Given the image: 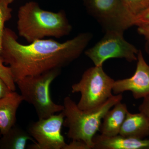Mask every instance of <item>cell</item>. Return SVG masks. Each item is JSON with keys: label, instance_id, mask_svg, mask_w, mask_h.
<instances>
[{"label": "cell", "instance_id": "cell-3", "mask_svg": "<svg viewBox=\"0 0 149 149\" xmlns=\"http://www.w3.org/2000/svg\"><path fill=\"white\" fill-rule=\"evenodd\" d=\"M121 94L113 95L104 103L91 111L80 109L70 97H65L63 101L65 118L63 125L68 128V138L83 141L93 149V139L100 128L107 113L116 104L121 102Z\"/></svg>", "mask_w": 149, "mask_h": 149}, {"label": "cell", "instance_id": "cell-19", "mask_svg": "<svg viewBox=\"0 0 149 149\" xmlns=\"http://www.w3.org/2000/svg\"><path fill=\"white\" fill-rule=\"evenodd\" d=\"M63 149H91L86 143L83 141L72 140L69 144H66Z\"/></svg>", "mask_w": 149, "mask_h": 149}, {"label": "cell", "instance_id": "cell-6", "mask_svg": "<svg viewBox=\"0 0 149 149\" xmlns=\"http://www.w3.org/2000/svg\"><path fill=\"white\" fill-rule=\"evenodd\" d=\"M88 13L105 32H124L134 25L135 17L125 9L121 0H85Z\"/></svg>", "mask_w": 149, "mask_h": 149}, {"label": "cell", "instance_id": "cell-1", "mask_svg": "<svg viewBox=\"0 0 149 149\" xmlns=\"http://www.w3.org/2000/svg\"><path fill=\"white\" fill-rule=\"evenodd\" d=\"M92 33L82 32L61 43L42 39L28 45L19 42L15 32L5 27L0 42V61L9 65L14 80L61 70L78 58L93 38Z\"/></svg>", "mask_w": 149, "mask_h": 149}, {"label": "cell", "instance_id": "cell-11", "mask_svg": "<svg viewBox=\"0 0 149 149\" xmlns=\"http://www.w3.org/2000/svg\"><path fill=\"white\" fill-rule=\"evenodd\" d=\"M23 99L21 95L11 91L0 99V133L3 135L15 125L16 113Z\"/></svg>", "mask_w": 149, "mask_h": 149}, {"label": "cell", "instance_id": "cell-18", "mask_svg": "<svg viewBox=\"0 0 149 149\" xmlns=\"http://www.w3.org/2000/svg\"><path fill=\"white\" fill-rule=\"evenodd\" d=\"M149 24V6L135 16L134 25L140 26Z\"/></svg>", "mask_w": 149, "mask_h": 149}, {"label": "cell", "instance_id": "cell-5", "mask_svg": "<svg viewBox=\"0 0 149 149\" xmlns=\"http://www.w3.org/2000/svg\"><path fill=\"white\" fill-rule=\"evenodd\" d=\"M115 80L104 72L103 66L88 68L78 83L72 85V93H80L77 106L82 110L91 111L100 106L113 95Z\"/></svg>", "mask_w": 149, "mask_h": 149}, {"label": "cell", "instance_id": "cell-10", "mask_svg": "<svg viewBox=\"0 0 149 149\" xmlns=\"http://www.w3.org/2000/svg\"><path fill=\"white\" fill-rule=\"evenodd\" d=\"M93 149H149V139H134L120 135L113 136L95 135Z\"/></svg>", "mask_w": 149, "mask_h": 149}, {"label": "cell", "instance_id": "cell-9", "mask_svg": "<svg viewBox=\"0 0 149 149\" xmlns=\"http://www.w3.org/2000/svg\"><path fill=\"white\" fill-rule=\"evenodd\" d=\"M137 61L136 71L132 77L115 81L113 92L115 95L130 91L136 99L149 95V65L141 50L137 55Z\"/></svg>", "mask_w": 149, "mask_h": 149}, {"label": "cell", "instance_id": "cell-14", "mask_svg": "<svg viewBox=\"0 0 149 149\" xmlns=\"http://www.w3.org/2000/svg\"><path fill=\"white\" fill-rule=\"evenodd\" d=\"M2 136L0 139V149H24L28 141L36 143L28 131L15 125Z\"/></svg>", "mask_w": 149, "mask_h": 149}, {"label": "cell", "instance_id": "cell-15", "mask_svg": "<svg viewBox=\"0 0 149 149\" xmlns=\"http://www.w3.org/2000/svg\"><path fill=\"white\" fill-rule=\"evenodd\" d=\"M121 1L125 9L135 17L149 6V0H121Z\"/></svg>", "mask_w": 149, "mask_h": 149}, {"label": "cell", "instance_id": "cell-4", "mask_svg": "<svg viewBox=\"0 0 149 149\" xmlns=\"http://www.w3.org/2000/svg\"><path fill=\"white\" fill-rule=\"evenodd\" d=\"M61 70H54L40 75L28 76L16 83L23 100L34 106L39 119L47 118L64 109L51 98L50 86L58 76Z\"/></svg>", "mask_w": 149, "mask_h": 149}, {"label": "cell", "instance_id": "cell-21", "mask_svg": "<svg viewBox=\"0 0 149 149\" xmlns=\"http://www.w3.org/2000/svg\"><path fill=\"white\" fill-rule=\"evenodd\" d=\"M12 91L0 78V99L2 98Z\"/></svg>", "mask_w": 149, "mask_h": 149}, {"label": "cell", "instance_id": "cell-22", "mask_svg": "<svg viewBox=\"0 0 149 149\" xmlns=\"http://www.w3.org/2000/svg\"><path fill=\"white\" fill-rule=\"evenodd\" d=\"M138 33L143 36L147 40H149V24L138 27Z\"/></svg>", "mask_w": 149, "mask_h": 149}, {"label": "cell", "instance_id": "cell-24", "mask_svg": "<svg viewBox=\"0 0 149 149\" xmlns=\"http://www.w3.org/2000/svg\"></svg>", "mask_w": 149, "mask_h": 149}, {"label": "cell", "instance_id": "cell-8", "mask_svg": "<svg viewBox=\"0 0 149 149\" xmlns=\"http://www.w3.org/2000/svg\"><path fill=\"white\" fill-rule=\"evenodd\" d=\"M65 115L63 112L29 124L27 131L36 141L29 149H63L66 145L61 130Z\"/></svg>", "mask_w": 149, "mask_h": 149}, {"label": "cell", "instance_id": "cell-12", "mask_svg": "<svg viewBox=\"0 0 149 149\" xmlns=\"http://www.w3.org/2000/svg\"><path fill=\"white\" fill-rule=\"evenodd\" d=\"M119 135L134 139H143L149 135V118L143 113L128 111Z\"/></svg>", "mask_w": 149, "mask_h": 149}, {"label": "cell", "instance_id": "cell-23", "mask_svg": "<svg viewBox=\"0 0 149 149\" xmlns=\"http://www.w3.org/2000/svg\"><path fill=\"white\" fill-rule=\"evenodd\" d=\"M145 49L148 54L149 55V40H147L146 42L145 45Z\"/></svg>", "mask_w": 149, "mask_h": 149}, {"label": "cell", "instance_id": "cell-7", "mask_svg": "<svg viewBox=\"0 0 149 149\" xmlns=\"http://www.w3.org/2000/svg\"><path fill=\"white\" fill-rule=\"evenodd\" d=\"M105 33L101 40L85 51V55L95 66H103L104 62L110 58L125 59L129 62L137 61L139 50L126 41L124 32L109 31Z\"/></svg>", "mask_w": 149, "mask_h": 149}, {"label": "cell", "instance_id": "cell-2", "mask_svg": "<svg viewBox=\"0 0 149 149\" xmlns=\"http://www.w3.org/2000/svg\"><path fill=\"white\" fill-rule=\"evenodd\" d=\"M17 18L18 35L29 44L46 37L59 39L70 35L72 30L64 11L44 10L34 1L21 6Z\"/></svg>", "mask_w": 149, "mask_h": 149}, {"label": "cell", "instance_id": "cell-17", "mask_svg": "<svg viewBox=\"0 0 149 149\" xmlns=\"http://www.w3.org/2000/svg\"><path fill=\"white\" fill-rule=\"evenodd\" d=\"M0 78L6 84L12 91L16 90L15 82L14 80L10 68L9 66H6L0 61Z\"/></svg>", "mask_w": 149, "mask_h": 149}, {"label": "cell", "instance_id": "cell-16", "mask_svg": "<svg viewBox=\"0 0 149 149\" xmlns=\"http://www.w3.org/2000/svg\"><path fill=\"white\" fill-rule=\"evenodd\" d=\"M14 0H0V42L6 22L11 18L12 9L9 5Z\"/></svg>", "mask_w": 149, "mask_h": 149}, {"label": "cell", "instance_id": "cell-13", "mask_svg": "<svg viewBox=\"0 0 149 149\" xmlns=\"http://www.w3.org/2000/svg\"><path fill=\"white\" fill-rule=\"evenodd\" d=\"M128 111L127 106L121 102L116 104L103 118L100 128L101 134L106 136L119 135L120 129Z\"/></svg>", "mask_w": 149, "mask_h": 149}, {"label": "cell", "instance_id": "cell-20", "mask_svg": "<svg viewBox=\"0 0 149 149\" xmlns=\"http://www.w3.org/2000/svg\"><path fill=\"white\" fill-rule=\"evenodd\" d=\"M139 110L149 118V95L144 98L143 102L139 107Z\"/></svg>", "mask_w": 149, "mask_h": 149}]
</instances>
